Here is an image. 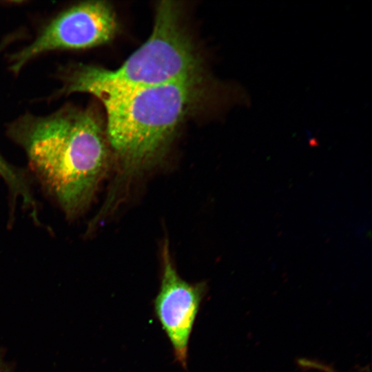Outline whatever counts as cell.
Listing matches in <instances>:
<instances>
[{"instance_id":"6da1fadb","label":"cell","mask_w":372,"mask_h":372,"mask_svg":"<svg viewBox=\"0 0 372 372\" xmlns=\"http://www.w3.org/2000/svg\"><path fill=\"white\" fill-rule=\"evenodd\" d=\"M8 136L25 151L44 190L68 219L91 203L109 165L105 128L92 108L65 105L48 116L25 114Z\"/></svg>"},{"instance_id":"52a82bcc","label":"cell","mask_w":372,"mask_h":372,"mask_svg":"<svg viewBox=\"0 0 372 372\" xmlns=\"http://www.w3.org/2000/svg\"><path fill=\"white\" fill-rule=\"evenodd\" d=\"M0 372H12L8 364L0 358Z\"/></svg>"},{"instance_id":"277c9868","label":"cell","mask_w":372,"mask_h":372,"mask_svg":"<svg viewBox=\"0 0 372 372\" xmlns=\"http://www.w3.org/2000/svg\"><path fill=\"white\" fill-rule=\"evenodd\" d=\"M117 30L114 11L107 2L79 3L60 13L31 43L12 54L10 70L18 73L30 61L50 51L81 50L105 43Z\"/></svg>"},{"instance_id":"8992f818","label":"cell","mask_w":372,"mask_h":372,"mask_svg":"<svg viewBox=\"0 0 372 372\" xmlns=\"http://www.w3.org/2000/svg\"><path fill=\"white\" fill-rule=\"evenodd\" d=\"M18 38V36L10 34L0 41V53L11 43ZM0 176L4 180L12 198L13 202L21 198L24 207L29 209L31 214L37 211V203L32 195L28 179L25 173L9 163L0 154Z\"/></svg>"},{"instance_id":"3957f363","label":"cell","mask_w":372,"mask_h":372,"mask_svg":"<svg viewBox=\"0 0 372 372\" xmlns=\"http://www.w3.org/2000/svg\"><path fill=\"white\" fill-rule=\"evenodd\" d=\"M201 76L135 90L102 102L110 147L122 178L160 156L198 94Z\"/></svg>"},{"instance_id":"7a4b0ae2","label":"cell","mask_w":372,"mask_h":372,"mask_svg":"<svg viewBox=\"0 0 372 372\" xmlns=\"http://www.w3.org/2000/svg\"><path fill=\"white\" fill-rule=\"evenodd\" d=\"M200 63L180 23L179 6L170 1L156 8L148 39L116 70L74 65L61 74L57 94L94 95L101 103L155 85L200 76Z\"/></svg>"},{"instance_id":"5b68a950","label":"cell","mask_w":372,"mask_h":372,"mask_svg":"<svg viewBox=\"0 0 372 372\" xmlns=\"http://www.w3.org/2000/svg\"><path fill=\"white\" fill-rule=\"evenodd\" d=\"M206 292L205 282L190 283L180 277L165 244L161 284L153 309L172 345L176 361L185 369L192 332Z\"/></svg>"}]
</instances>
